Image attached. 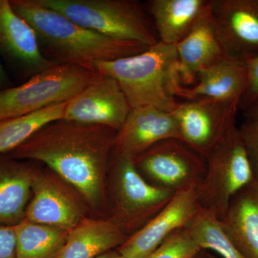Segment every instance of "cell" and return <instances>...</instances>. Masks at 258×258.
Here are the masks:
<instances>
[{
	"label": "cell",
	"instance_id": "83f0119b",
	"mask_svg": "<svg viewBox=\"0 0 258 258\" xmlns=\"http://www.w3.org/2000/svg\"><path fill=\"white\" fill-rule=\"evenodd\" d=\"M0 258H18L15 226L0 225Z\"/></svg>",
	"mask_w": 258,
	"mask_h": 258
},
{
	"label": "cell",
	"instance_id": "484cf974",
	"mask_svg": "<svg viewBox=\"0 0 258 258\" xmlns=\"http://www.w3.org/2000/svg\"><path fill=\"white\" fill-rule=\"evenodd\" d=\"M238 128L252 177L258 182V122L245 120Z\"/></svg>",
	"mask_w": 258,
	"mask_h": 258
},
{
	"label": "cell",
	"instance_id": "9c48e42d",
	"mask_svg": "<svg viewBox=\"0 0 258 258\" xmlns=\"http://www.w3.org/2000/svg\"><path fill=\"white\" fill-rule=\"evenodd\" d=\"M239 102L200 98L180 102L171 113L181 140L206 157L236 125Z\"/></svg>",
	"mask_w": 258,
	"mask_h": 258
},
{
	"label": "cell",
	"instance_id": "7402d4cb",
	"mask_svg": "<svg viewBox=\"0 0 258 258\" xmlns=\"http://www.w3.org/2000/svg\"><path fill=\"white\" fill-rule=\"evenodd\" d=\"M18 258H57L69 232L24 219L15 226Z\"/></svg>",
	"mask_w": 258,
	"mask_h": 258
},
{
	"label": "cell",
	"instance_id": "7a4b0ae2",
	"mask_svg": "<svg viewBox=\"0 0 258 258\" xmlns=\"http://www.w3.org/2000/svg\"><path fill=\"white\" fill-rule=\"evenodd\" d=\"M13 10L30 24L42 54L57 64L95 71V64L137 55L149 46L121 41L80 26L37 0H10Z\"/></svg>",
	"mask_w": 258,
	"mask_h": 258
},
{
	"label": "cell",
	"instance_id": "cb8c5ba5",
	"mask_svg": "<svg viewBox=\"0 0 258 258\" xmlns=\"http://www.w3.org/2000/svg\"><path fill=\"white\" fill-rule=\"evenodd\" d=\"M186 227L203 250L213 251L222 258H246L231 242L215 215L200 209Z\"/></svg>",
	"mask_w": 258,
	"mask_h": 258
},
{
	"label": "cell",
	"instance_id": "603a6c76",
	"mask_svg": "<svg viewBox=\"0 0 258 258\" xmlns=\"http://www.w3.org/2000/svg\"><path fill=\"white\" fill-rule=\"evenodd\" d=\"M68 102L0 121V156L9 154L51 122L62 119Z\"/></svg>",
	"mask_w": 258,
	"mask_h": 258
},
{
	"label": "cell",
	"instance_id": "4dcf8cb0",
	"mask_svg": "<svg viewBox=\"0 0 258 258\" xmlns=\"http://www.w3.org/2000/svg\"><path fill=\"white\" fill-rule=\"evenodd\" d=\"M8 76H7L6 73H5L3 64L0 62V86H4L5 83L8 82Z\"/></svg>",
	"mask_w": 258,
	"mask_h": 258
},
{
	"label": "cell",
	"instance_id": "5b68a950",
	"mask_svg": "<svg viewBox=\"0 0 258 258\" xmlns=\"http://www.w3.org/2000/svg\"><path fill=\"white\" fill-rule=\"evenodd\" d=\"M111 219L130 237L152 220L175 194L148 182L136 167L134 158L113 151L110 162Z\"/></svg>",
	"mask_w": 258,
	"mask_h": 258
},
{
	"label": "cell",
	"instance_id": "44dd1931",
	"mask_svg": "<svg viewBox=\"0 0 258 258\" xmlns=\"http://www.w3.org/2000/svg\"><path fill=\"white\" fill-rule=\"evenodd\" d=\"M209 0H150L147 10L159 41L176 45L193 28Z\"/></svg>",
	"mask_w": 258,
	"mask_h": 258
},
{
	"label": "cell",
	"instance_id": "8fae6325",
	"mask_svg": "<svg viewBox=\"0 0 258 258\" xmlns=\"http://www.w3.org/2000/svg\"><path fill=\"white\" fill-rule=\"evenodd\" d=\"M131 111L132 107L116 80L98 73L89 84L68 102L62 119L104 125L118 132Z\"/></svg>",
	"mask_w": 258,
	"mask_h": 258
},
{
	"label": "cell",
	"instance_id": "8992f818",
	"mask_svg": "<svg viewBox=\"0 0 258 258\" xmlns=\"http://www.w3.org/2000/svg\"><path fill=\"white\" fill-rule=\"evenodd\" d=\"M97 74L79 66L56 64L20 86L0 90V121L69 101Z\"/></svg>",
	"mask_w": 258,
	"mask_h": 258
},
{
	"label": "cell",
	"instance_id": "6da1fadb",
	"mask_svg": "<svg viewBox=\"0 0 258 258\" xmlns=\"http://www.w3.org/2000/svg\"><path fill=\"white\" fill-rule=\"evenodd\" d=\"M117 131L64 119L42 127L7 156L41 162L93 208L105 203Z\"/></svg>",
	"mask_w": 258,
	"mask_h": 258
},
{
	"label": "cell",
	"instance_id": "2e32d148",
	"mask_svg": "<svg viewBox=\"0 0 258 258\" xmlns=\"http://www.w3.org/2000/svg\"><path fill=\"white\" fill-rule=\"evenodd\" d=\"M183 86H193L200 70L227 55L220 43L208 4L189 33L176 45Z\"/></svg>",
	"mask_w": 258,
	"mask_h": 258
},
{
	"label": "cell",
	"instance_id": "4316f807",
	"mask_svg": "<svg viewBox=\"0 0 258 258\" xmlns=\"http://www.w3.org/2000/svg\"><path fill=\"white\" fill-rule=\"evenodd\" d=\"M246 84L239 108L242 112L258 104V54L244 60Z\"/></svg>",
	"mask_w": 258,
	"mask_h": 258
},
{
	"label": "cell",
	"instance_id": "e0dca14e",
	"mask_svg": "<svg viewBox=\"0 0 258 258\" xmlns=\"http://www.w3.org/2000/svg\"><path fill=\"white\" fill-rule=\"evenodd\" d=\"M245 84L244 60L226 55L200 70L193 86L181 87L179 98L185 101L208 98L240 103Z\"/></svg>",
	"mask_w": 258,
	"mask_h": 258
},
{
	"label": "cell",
	"instance_id": "277c9868",
	"mask_svg": "<svg viewBox=\"0 0 258 258\" xmlns=\"http://www.w3.org/2000/svg\"><path fill=\"white\" fill-rule=\"evenodd\" d=\"M80 26L101 35L152 46L159 42L147 8L132 0H37Z\"/></svg>",
	"mask_w": 258,
	"mask_h": 258
},
{
	"label": "cell",
	"instance_id": "30bf717a",
	"mask_svg": "<svg viewBox=\"0 0 258 258\" xmlns=\"http://www.w3.org/2000/svg\"><path fill=\"white\" fill-rule=\"evenodd\" d=\"M69 186L57 174L35 169L25 219L68 232L74 229L85 217V206Z\"/></svg>",
	"mask_w": 258,
	"mask_h": 258
},
{
	"label": "cell",
	"instance_id": "1f68e13d",
	"mask_svg": "<svg viewBox=\"0 0 258 258\" xmlns=\"http://www.w3.org/2000/svg\"><path fill=\"white\" fill-rule=\"evenodd\" d=\"M191 258H212V255L208 253L206 250L202 249L198 254H197L196 255L194 256V257Z\"/></svg>",
	"mask_w": 258,
	"mask_h": 258
},
{
	"label": "cell",
	"instance_id": "d4e9b609",
	"mask_svg": "<svg viewBox=\"0 0 258 258\" xmlns=\"http://www.w3.org/2000/svg\"><path fill=\"white\" fill-rule=\"evenodd\" d=\"M202 249L186 227L178 229L144 258H191Z\"/></svg>",
	"mask_w": 258,
	"mask_h": 258
},
{
	"label": "cell",
	"instance_id": "4fadbf2b",
	"mask_svg": "<svg viewBox=\"0 0 258 258\" xmlns=\"http://www.w3.org/2000/svg\"><path fill=\"white\" fill-rule=\"evenodd\" d=\"M196 189L176 193L152 220L117 248L122 257H147L172 232L189 225L200 209Z\"/></svg>",
	"mask_w": 258,
	"mask_h": 258
},
{
	"label": "cell",
	"instance_id": "ba28073f",
	"mask_svg": "<svg viewBox=\"0 0 258 258\" xmlns=\"http://www.w3.org/2000/svg\"><path fill=\"white\" fill-rule=\"evenodd\" d=\"M136 167L151 184L176 194L197 189L206 159L178 139L161 141L134 158Z\"/></svg>",
	"mask_w": 258,
	"mask_h": 258
},
{
	"label": "cell",
	"instance_id": "5bb4252c",
	"mask_svg": "<svg viewBox=\"0 0 258 258\" xmlns=\"http://www.w3.org/2000/svg\"><path fill=\"white\" fill-rule=\"evenodd\" d=\"M169 139L181 140L172 113L152 106L138 107L132 108L117 132L113 151L135 158L158 142Z\"/></svg>",
	"mask_w": 258,
	"mask_h": 258
},
{
	"label": "cell",
	"instance_id": "d6a6232c",
	"mask_svg": "<svg viewBox=\"0 0 258 258\" xmlns=\"http://www.w3.org/2000/svg\"><path fill=\"white\" fill-rule=\"evenodd\" d=\"M212 258H217V257H215V256H212Z\"/></svg>",
	"mask_w": 258,
	"mask_h": 258
},
{
	"label": "cell",
	"instance_id": "9a60e30c",
	"mask_svg": "<svg viewBox=\"0 0 258 258\" xmlns=\"http://www.w3.org/2000/svg\"><path fill=\"white\" fill-rule=\"evenodd\" d=\"M0 53L34 75L57 64L42 54L33 29L10 0H0Z\"/></svg>",
	"mask_w": 258,
	"mask_h": 258
},
{
	"label": "cell",
	"instance_id": "3957f363",
	"mask_svg": "<svg viewBox=\"0 0 258 258\" xmlns=\"http://www.w3.org/2000/svg\"><path fill=\"white\" fill-rule=\"evenodd\" d=\"M116 80L132 108L152 106L172 112L183 86L176 45L159 41L137 55L95 64Z\"/></svg>",
	"mask_w": 258,
	"mask_h": 258
},
{
	"label": "cell",
	"instance_id": "ffe728a7",
	"mask_svg": "<svg viewBox=\"0 0 258 258\" xmlns=\"http://www.w3.org/2000/svg\"><path fill=\"white\" fill-rule=\"evenodd\" d=\"M36 168L0 156V225L16 226L25 217Z\"/></svg>",
	"mask_w": 258,
	"mask_h": 258
},
{
	"label": "cell",
	"instance_id": "7c38bea8",
	"mask_svg": "<svg viewBox=\"0 0 258 258\" xmlns=\"http://www.w3.org/2000/svg\"><path fill=\"white\" fill-rule=\"evenodd\" d=\"M209 7L226 55L258 54V0H209Z\"/></svg>",
	"mask_w": 258,
	"mask_h": 258
},
{
	"label": "cell",
	"instance_id": "52a82bcc",
	"mask_svg": "<svg viewBox=\"0 0 258 258\" xmlns=\"http://www.w3.org/2000/svg\"><path fill=\"white\" fill-rule=\"evenodd\" d=\"M206 171L197 188L200 209L221 220L231 199L253 180L238 127L205 157Z\"/></svg>",
	"mask_w": 258,
	"mask_h": 258
},
{
	"label": "cell",
	"instance_id": "ac0fdd59",
	"mask_svg": "<svg viewBox=\"0 0 258 258\" xmlns=\"http://www.w3.org/2000/svg\"><path fill=\"white\" fill-rule=\"evenodd\" d=\"M222 228L246 258H258V182L252 180L231 199L220 220Z\"/></svg>",
	"mask_w": 258,
	"mask_h": 258
},
{
	"label": "cell",
	"instance_id": "d6986e66",
	"mask_svg": "<svg viewBox=\"0 0 258 258\" xmlns=\"http://www.w3.org/2000/svg\"><path fill=\"white\" fill-rule=\"evenodd\" d=\"M128 238L111 219L85 217L69 231L57 258H96L118 248Z\"/></svg>",
	"mask_w": 258,
	"mask_h": 258
},
{
	"label": "cell",
	"instance_id": "f1b7e54d",
	"mask_svg": "<svg viewBox=\"0 0 258 258\" xmlns=\"http://www.w3.org/2000/svg\"><path fill=\"white\" fill-rule=\"evenodd\" d=\"M244 119L258 122V104L243 112Z\"/></svg>",
	"mask_w": 258,
	"mask_h": 258
},
{
	"label": "cell",
	"instance_id": "f546056e",
	"mask_svg": "<svg viewBox=\"0 0 258 258\" xmlns=\"http://www.w3.org/2000/svg\"><path fill=\"white\" fill-rule=\"evenodd\" d=\"M96 258H123L122 257L121 254L118 252L117 249H112V250L108 251V252H105V253L101 254V255L98 256Z\"/></svg>",
	"mask_w": 258,
	"mask_h": 258
}]
</instances>
